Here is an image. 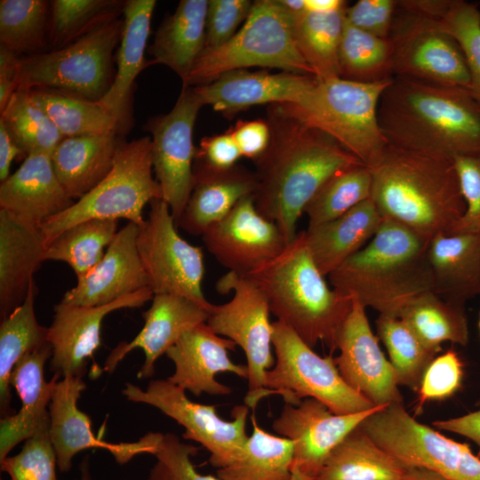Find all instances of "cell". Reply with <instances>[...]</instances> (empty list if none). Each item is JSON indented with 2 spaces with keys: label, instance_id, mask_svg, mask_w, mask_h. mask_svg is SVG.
I'll list each match as a JSON object with an SVG mask.
<instances>
[{
  "label": "cell",
  "instance_id": "cell-1",
  "mask_svg": "<svg viewBox=\"0 0 480 480\" xmlns=\"http://www.w3.org/2000/svg\"><path fill=\"white\" fill-rule=\"evenodd\" d=\"M267 122L270 141L254 161L258 212L275 222L287 244L297 236L306 205L334 174L364 164L324 132L309 126L281 104H271Z\"/></svg>",
  "mask_w": 480,
  "mask_h": 480
},
{
  "label": "cell",
  "instance_id": "cell-2",
  "mask_svg": "<svg viewBox=\"0 0 480 480\" xmlns=\"http://www.w3.org/2000/svg\"><path fill=\"white\" fill-rule=\"evenodd\" d=\"M378 121L388 144L405 150L452 162L480 155V101L466 88L395 76Z\"/></svg>",
  "mask_w": 480,
  "mask_h": 480
},
{
  "label": "cell",
  "instance_id": "cell-3",
  "mask_svg": "<svg viewBox=\"0 0 480 480\" xmlns=\"http://www.w3.org/2000/svg\"><path fill=\"white\" fill-rule=\"evenodd\" d=\"M369 168L371 199L382 219L408 228L426 241L452 233L466 209L452 161L388 144Z\"/></svg>",
  "mask_w": 480,
  "mask_h": 480
},
{
  "label": "cell",
  "instance_id": "cell-4",
  "mask_svg": "<svg viewBox=\"0 0 480 480\" xmlns=\"http://www.w3.org/2000/svg\"><path fill=\"white\" fill-rule=\"evenodd\" d=\"M428 242L383 219L369 243L332 272L329 281L332 288L365 308L399 317L416 298L433 291Z\"/></svg>",
  "mask_w": 480,
  "mask_h": 480
},
{
  "label": "cell",
  "instance_id": "cell-5",
  "mask_svg": "<svg viewBox=\"0 0 480 480\" xmlns=\"http://www.w3.org/2000/svg\"><path fill=\"white\" fill-rule=\"evenodd\" d=\"M264 293L270 312L310 348L336 349L338 332L353 299L331 289L307 247L304 230L276 258L245 276Z\"/></svg>",
  "mask_w": 480,
  "mask_h": 480
},
{
  "label": "cell",
  "instance_id": "cell-6",
  "mask_svg": "<svg viewBox=\"0 0 480 480\" xmlns=\"http://www.w3.org/2000/svg\"><path fill=\"white\" fill-rule=\"evenodd\" d=\"M391 81L367 84L340 77L317 79L304 103L280 104L304 124L329 134L371 167L388 146L379 124L378 106Z\"/></svg>",
  "mask_w": 480,
  "mask_h": 480
},
{
  "label": "cell",
  "instance_id": "cell-7",
  "mask_svg": "<svg viewBox=\"0 0 480 480\" xmlns=\"http://www.w3.org/2000/svg\"><path fill=\"white\" fill-rule=\"evenodd\" d=\"M251 67L314 76L293 35L292 18L279 0H257L236 34L225 44L204 49L183 85L209 84L220 75Z\"/></svg>",
  "mask_w": 480,
  "mask_h": 480
},
{
  "label": "cell",
  "instance_id": "cell-8",
  "mask_svg": "<svg viewBox=\"0 0 480 480\" xmlns=\"http://www.w3.org/2000/svg\"><path fill=\"white\" fill-rule=\"evenodd\" d=\"M151 147L148 136L122 140L107 177L67 210L40 224L46 245L67 228L91 219H126L141 227L145 205L162 198L153 178Z\"/></svg>",
  "mask_w": 480,
  "mask_h": 480
},
{
  "label": "cell",
  "instance_id": "cell-9",
  "mask_svg": "<svg viewBox=\"0 0 480 480\" xmlns=\"http://www.w3.org/2000/svg\"><path fill=\"white\" fill-rule=\"evenodd\" d=\"M123 16L106 21L68 45L20 58L18 90L48 88L99 101L113 82V53Z\"/></svg>",
  "mask_w": 480,
  "mask_h": 480
},
{
  "label": "cell",
  "instance_id": "cell-10",
  "mask_svg": "<svg viewBox=\"0 0 480 480\" xmlns=\"http://www.w3.org/2000/svg\"><path fill=\"white\" fill-rule=\"evenodd\" d=\"M272 324L276 362L266 372L263 398L279 395L285 404L294 406L314 398L338 415L377 406L345 382L332 356H320L283 322Z\"/></svg>",
  "mask_w": 480,
  "mask_h": 480
},
{
  "label": "cell",
  "instance_id": "cell-11",
  "mask_svg": "<svg viewBox=\"0 0 480 480\" xmlns=\"http://www.w3.org/2000/svg\"><path fill=\"white\" fill-rule=\"evenodd\" d=\"M361 427L380 447L408 466L433 470L448 480H480V459L469 446L417 421L403 403L376 411Z\"/></svg>",
  "mask_w": 480,
  "mask_h": 480
},
{
  "label": "cell",
  "instance_id": "cell-12",
  "mask_svg": "<svg viewBox=\"0 0 480 480\" xmlns=\"http://www.w3.org/2000/svg\"><path fill=\"white\" fill-rule=\"evenodd\" d=\"M216 290L223 294L234 291V296L224 304H213L206 324L244 350L248 368L244 403L254 409L263 398L266 372L276 362L271 352L273 324L268 302L250 278L229 271L217 281Z\"/></svg>",
  "mask_w": 480,
  "mask_h": 480
},
{
  "label": "cell",
  "instance_id": "cell-13",
  "mask_svg": "<svg viewBox=\"0 0 480 480\" xmlns=\"http://www.w3.org/2000/svg\"><path fill=\"white\" fill-rule=\"evenodd\" d=\"M148 219L139 227L137 249L154 294L184 296L209 312L213 304L203 292V249L184 240L177 231L168 204L162 199L149 203Z\"/></svg>",
  "mask_w": 480,
  "mask_h": 480
},
{
  "label": "cell",
  "instance_id": "cell-14",
  "mask_svg": "<svg viewBox=\"0 0 480 480\" xmlns=\"http://www.w3.org/2000/svg\"><path fill=\"white\" fill-rule=\"evenodd\" d=\"M126 399L156 407L185 428L182 437L199 443L210 452L209 463L221 468L236 460L248 440L246 420L249 407L236 405L232 420H225L216 405L202 404L188 399L186 391L169 380H154L145 389L126 383Z\"/></svg>",
  "mask_w": 480,
  "mask_h": 480
},
{
  "label": "cell",
  "instance_id": "cell-15",
  "mask_svg": "<svg viewBox=\"0 0 480 480\" xmlns=\"http://www.w3.org/2000/svg\"><path fill=\"white\" fill-rule=\"evenodd\" d=\"M388 40L394 77L470 90L461 50L438 20L396 6Z\"/></svg>",
  "mask_w": 480,
  "mask_h": 480
},
{
  "label": "cell",
  "instance_id": "cell-16",
  "mask_svg": "<svg viewBox=\"0 0 480 480\" xmlns=\"http://www.w3.org/2000/svg\"><path fill=\"white\" fill-rule=\"evenodd\" d=\"M194 88L182 85L179 98L167 114L151 118L145 128L151 133L153 171L175 220H179L193 188V129L203 107Z\"/></svg>",
  "mask_w": 480,
  "mask_h": 480
},
{
  "label": "cell",
  "instance_id": "cell-17",
  "mask_svg": "<svg viewBox=\"0 0 480 480\" xmlns=\"http://www.w3.org/2000/svg\"><path fill=\"white\" fill-rule=\"evenodd\" d=\"M386 405L338 415L314 398H306L296 406L284 404L272 427L279 436L293 442L292 480H315L329 454L343 438Z\"/></svg>",
  "mask_w": 480,
  "mask_h": 480
},
{
  "label": "cell",
  "instance_id": "cell-18",
  "mask_svg": "<svg viewBox=\"0 0 480 480\" xmlns=\"http://www.w3.org/2000/svg\"><path fill=\"white\" fill-rule=\"evenodd\" d=\"M201 236L221 266L243 276L276 258L289 244L279 227L258 212L252 196L240 200Z\"/></svg>",
  "mask_w": 480,
  "mask_h": 480
},
{
  "label": "cell",
  "instance_id": "cell-19",
  "mask_svg": "<svg viewBox=\"0 0 480 480\" xmlns=\"http://www.w3.org/2000/svg\"><path fill=\"white\" fill-rule=\"evenodd\" d=\"M334 357L345 382L374 405L403 403L393 366L372 332L365 308L353 300L352 308L337 336Z\"/></svg>",
  "mask_w": 480,
  "mask_h": 480
},
{
  "label": "cell",
  "instance_id": "cell-20",
  "mask_svg": "<svg viewBox=\"0 0 480 480\" xmlns=\"http://www.w3.org/2000/svg\"><path fill=\"white\" fill-rule=\"evenodd\" d=\"M85 388L82 377L66 376L58 380L52 393L49 405L50 436L61 472L68 471L74 456L85 449L107 450L119 464L140 454L155 453L162 433L149 432L133 443L112 444L97 438L90 417L77 407V400Z\"/></svg>",
  "mask_w": 480,
  "mask_h": 480
},
{
  "label": "cell",
  "instance_id": "cell-21",
  "mask_svg": "<svg viewBox=\"0 0 480 480\" xmlns=\"http://www.w3.org/2000/svg\"><path fill=\"white\" fill-rule=\"evenodd\" d=\"M151 288H145L103 306H76L62 301L54 306L48 327V342L52 347L51 370L59 377H82L88 359L100 345V328L109 313L129 308H139L152 300Z\"/></svg>",
  "mask_w": 480,
  "mask_h": 480
},
{
  "label": "cell",
  "instance_id": "cell-22",
  "mask_svg": "<svg viewBox=\"0 0 480 480\" xmlns=\"http://www.w3.org/2000/svg\"><path fill=\"white\" fill-rule=\"evenodd\" d=\"M316 82L317 78L311 75L236 69L193 88L203 105L230 117L256 105H301Z\"/></svg>",
  "mask_w": 480,
  "mask_h": 480
},
{
  "label": "cell",
  "instance_id": "cell-23",
  "mask_svg": "<svg viewBox=\"0 0 480 480\" xmlns=\"http://www.w3.org/2000/svg\"><path fill=\"white\" fill-rule=\"evenodd\" d=\"M139 226L128 222L117 231L100 261L60 301L76 306H103L149 287L137 249ZM150 288V287H149Z\"/></svg>",
  "mask_w": 480,
  "mask_h": 480
},
{
  "label": "cell",
  "instance_id": "cell-24",
  "mask_svg": "<svg viewBox=\"0 0 480 480\" xmlns=\"http://www.w3.org/2000/svg\"><path fill=\"white\" fill-rule=\"evenodd\" d=\"M236 344L216 334L206 323L186 332L165 353L175 370L167 378L196 396L202 393L228 395L232 389L216 380L219 372H232L248 379L247 365L233 363L228 350Z\"/></svg>",
  "mask_w": 480,
  "mask_h": 480
},
{
  "label": "cell",
  "instance_id": "cell-25",
  "mask_svg": "<svg viewBox=\"0 0 480 480\" xmlns=\"http://www.w3.org/2000/svg\"><path fill=\"white\" fill-rule=\"evenodd\" d=\"M210 312L195 301L178 294H154L150 308L143 313L144 325L129 342H121L108 355L104 371L112 372L132 350L140 348L145 360L138 378L155 373L156 360L188 331L206 323Z\"/></svg>",
  "mask_w": 480,
  "mask_h": 480
},
{
  "label": "cell",
  "instance_id": "cell-26",
  "mask_svg": "<svg viewBox=\"0 0 480 480\" xmlns=\"http://www.w3.org/2000/svg\"><path fill=\"white\" fill-rule=\"evenodd\" d=\"M50 343L25 355L14 366L10 385L20 396L18 412L0 420V461L21 441L50 428V405L59 376L50 381L44 377V364L52 357Z\"/></svg>",
  "mask_w": 480,
  "mask_h": 480
},
{
  "label": "cell",
  "instance_id": "cell-27",
  "mask_svg": "<svg viewBox=\"0 0 480 480\" xmlns=\"http://www.w3.org/2000/svg\"><path fill=\"white\" fill-rule=\"evenodd\" d=\"M46 249L40 225L0 209V315L6 318L27 298Z\"/></svg>",
  "mask_w": 480,
  "mask_h": 480
},
{
  "label": "cell",
  "instance_id": "cell-28",
  "mask_svg": "<svg viewBox=\"0 0 480 480\" xmlns=\"http://www.w3.org/2000/svg\"><path fill=\"white\" fill-rule=\"evenodd\" d=\"M54 172L50 154L28 155L0 185V209L40 225L74 204Z\"/></svg>",
  "mask_w": 480,
  "mask_h": 480
},
{
  "label": "cell",
  "instance_id": "cell-29",
  "mask_svg": "<svg viewBox=\"0 0 480 480\" xmlns=\"http://www.w3.org/2000/svg\"><path fill=\"white\" fill-rule=\"evenodd\" d=\"M193 188L176 226L193 236H202L224 218L257 188L255 172L243 166L217 171L195 163Z\"/></svg>",
  "mask_w": 480,
  "mask_h": 480
},
{
  "label": "cell",
  "instance_id": "cell-30",
  "mask_svg": "<svg viewBox=\"0 0 480 480\" xmlns=\"http://www.w3.org/2000/svg\"><path fill=\"white\" fill-rule=\"evenodd\" d=\"M155 0H127L123 10L124 28L116 54V73L110 88L97 101L114 116L124 132L131 124L133 84L146 67L144 54L149 36Z\"/></svg>",
  "mask_w": 480,
  "mask_h": 480
},
{
  "label": "cell",
  "instance_id": "cell-31",
  "mask_svg": "<svg viewBox=\"0 0 480 480\" xmlns=\"http://www.w3.org/2000/svg\"><path fill=\"white\" fill-rule=\"evenodd\" d=\"M428 260L436 295L464 306L480 296V232L435 236Z\"/></svg>",
  "mask_w": 480,
  "mask_h": 480
},
{
  "label": "cell",
  "instance_id": "cell-32",
  "mask_svg": "<svg viewBox=\"0 0 480 480\" xmlns=\"http://www.w3.org/2000/svg\"><path fill=\"white\" fill-rule=\"evenodd\" d=\"M382 217L371 198L341 216L304 230L309 253L323 276H328L362 250L374 236Z\"/></svg>",
  "mask_w": 480,
  "mask_h": 480
},
{
  "label": "cell",
  "instance_id": "cell-33",
  "mask_svg": "<svg viewBox=\"0 0 480 480\" xmlns=\"http://www.w3.org/2000/svg\"><path fill=\"white\" fill-rule=\"evenodd\" d=\"M117 132L64 138L51 155L54 172L71 199H80L113 168L123 140Z\"/></svg>",
  "mask_w": 480,
  "mask_h": 480
},
{
  "label": "cell",
  "instance_id": "cell-34",
  "mask_svg": "<svg viewBox=\"0 0 480 480\" xmlns=\"http://www.w3.org/2000/svg\"><path fill=\"white\" fill-rule=\"evenodd\" d=\"M207 6V0L180 1L175 12L160 24L148 49L151 64L170 68L182 85L205 48Z\"/></svg>",
  "mask_w": 480,
  "mask_h": 480
},
{
  "label": "cell",
  "instance_id": "cell-35",
  "mask_svg": "<svg viewBox=\"0 0 480 480\" xmlns=\"http://www.w3.org/2000/svg\"><path fill=\"white\" fill-rule=\"evenodd\" d=\"M411 468L380 447L360 424L332 451L315 480H400Z\"/></svg>",
  "mask_w": 480,
  "mask_h": 480
},
{
  "label": "cell",
  "instance_id": "cell-36",
  "mask_svg": "<svg viewBox=\"0 0 480 480\" xmlns=\"http://www.w3.org/2000/svg\"><path fill=\"white\" fill-rule=\"evenodd\" d=\"M37 289L30 286L24 302L0 325V412L2 419L12 412L10 379L16 364L28 353L48 344V327L41 325L35 314Z\"/></svg>",
  "mask_w": 480,
  "mask_h": 480
},
{
  "label": "cell",
  "instance_id": "cell-37",
  "mask_svg": "<svg viewBox=\"0 0 480 480\" xmlns=\"http://www.w3.org/2000/svg\"><path fill=\"white\" fill-rule=\"evenodd\" d=\"M253 430L240 456L218 468L220 480H292L293 442L269 434L252 416Z\"/></svg>",
  "mask_w": 480,
  "mask_h": 480
},
{
  "label": "cell",
  "instance_id": "cell-38",
  "mask_svg": "<svg viewBox=\"0 0 480 480\" xmlns=\"http://www.w3.org/2000/svg\"><path fill=\"white\" fill-rule=\"evenodd\" d=\"M399 318L424 345L437 353L443 342L467 346L469 341L464 305L445 300L432 291L412 301Z\"/></svg>",
  "mask_w": 480,
  "mask_h": 480
},
{
  "label": "cell",
  "instance_id": "cell-39",
  "mask_svg": "<svg viewBox=\"0 0 480 480\" xmlns=\"http://www.w3.org/2000/svg\"><path fill=\"white\" fill-rule=\"evenodd\" d=\"M347 7L292 17L297 47L318 80L340 77L338 53Z\"/></svg>",
  "mask_w": 480,
  "mask_h": 480
},
{
  "label": "cell",
  "instance_id": "cell-40",
  "mask_svg": "<svg viewBox=\"0 0 480 480\" xmlns=\"http://www.w3.org/2000/svg\"><path fill=\"white\" fill-rule=\"evenodd\" d=\"M28 91L32 100L65 138L121 132L118 120L98 102L53 89L33 88Z\"/></svg>",
  "mask_w": 480,
  "mask_h": 480
},
{
  "label": "cell",
  "instance_id": "cell-41",
  "mask_svg": "<svg viewBox=\"0 0 480 480\" xmlns=\"http://www.w3.org/2000/svg\"><path fill=\"white\" fill-rule=\"evenodd\" d=\"M117 225L113 219H91L74 225L47 244L44 261H63L81 278L103 258Z\"/></svg>",
  "mask_w": 480,
  "mask_h": 480
},
{
  "label": "cell",
  "instance_id": "cell-42",
  "mask_svg": "<svg viewBox=\"0 0 480 480\" xmlns=\"http://www.w3.org/2000/svg\"><path fill=\"white\" fill-rule=\"evenodd\" d=\"M340 77L359 83L394 78L388 38L368 34L344 21L338 53Z\"/></svg>",
  "mask_w": 480,
  "mask_h": 480
},
{
  "label": "cell",
  "instance_id": "cell-43",
  "mask_svg": "<svg viewBox=\"0 0 480 480\" xmlns=\"http://www.w3.org/2000/svg\"><path fill=\"white\" fill-rule=\"evenodd\" d=\"M51 2L1 0L0 42L16 54L44 52L49 43Z\"/></svg>",
  "mask_w": 480,
  "mask_h": 480
},
{
  "label": "cell",
  "instance_id": "cell-44",
  "mask_svg": "<svg viewBox=\"0 0 480 480\" xmlns=\"http://www.w3.org/2000/svg\"><path fill=\"white\" fill-rule=\"evenodd\" d=\"M0 122L23 152L52 155L65 138L52 121L32 100L28 90L16 91L1 111Z\"/></svg>",
  "mask_w": 480,
  "mask_h": 480
},
{
  "label": "cell",
  "instance_id": "cell-45",
  "mask_svg": "<svg viewBox=\"0 0 480 480\" xmlns=\"http://www.w3.org/2000/svg\"><path fill=\"white\" fill-rule=\"evenodd\" d=\"M376 327L388 352L398 386L419 391L437 352L424 345L399 317L379 315Z\"/></svg>",
  "mask_w": 480,
  "mask_h": 480
},
{
  "label": "cell",
  "instance_id": "cell-46",
  "mask_svg": "<svg viewBox=\"0 0 480 480\" xmlns=\"http://www.w3.org/2000/svg\"><path fill=\"white\" fill-rule=\"evenodd\" d=\"M372 177L364 164L344 169L331 177L306 205L308 227L334 220L371 198Z\"/></svg>",
  "mask_w": 480,
  "mask_h": 480
},
{
  "label": "cell",
  "instance_id": "cell-47",
  "mask_svg": "<svg viewBox=\"0 0 480 480\" xmlns=\"http://www.w3.org/2000/svg\"><path fill=\"white\" fill-rule=\"evenodd\" d=\"M125 1H51L49 44L60 49L95 27L123 14Z\"/></svg>",
  "mask_w": 480,
  "mask_h": 480
},
{
  "label": "cell",
  "instance_id": "cell-48",
  "mask_svg": "<svg viewBox=\"0 0 480 480\" xmlns=\"http://www.w3.org/2000/svg\"><path fill=\"white\" fill-rule=\"evenodd\" d=\"M442 28L459 44L470 76V92L480 101V10L476 4L451 0L439 20Z\"/></svg>",
  "mask_w": 480,
  "mask_h": 480
},
{
  "label": "cell",
  "instance_id": "cell-49",
  "mask_svg": "<svg viewBox=\"0 0 480 480\" xmlns=\"http://www.w3.org/2000/svg\"><path fill=\"white\" fill-rule=\"evenodd\" d=\"M1 470L10 480H57V456L50 428L41 429L25 440L21 451L0 461Z\"/></svg>",
  "mask_w": 480,
  "mask_h": 480
},
{
  "label": "cell",
  "instance_id": "cell-50",
  "mask_svg": "<svg viewBox=\"0 0 480 480\" xmlns=\"http://www.w3.org/2000/svg\"><path fill=\"white\" fill-rule=\"evenodd\" d=\"M198 450V447L183 443L173 433L162 434L153 454L156 462L148 480H220L196 471L191 458L197 454Z\"/></svg>",
  "mask_w": 480,
  "mask_h": 480
},
{
  "label": "cell",
  "instance_id": "cell-51",
  "mask_svg": "<svg viewBox=\"0 0 480 480\" xmlns=\"http://www.w3.org/2000/svg\"><path fill=\"white\" fill-rule=\"evenodd\" d=\"M462 363L451 349L436 357L428 367L420 389L417 412L428 400L444 399L452 396L461 386Z\"/></svg>",
  "mask_w": 480,
  "mask_h": 480
},
{
  "label": "cell",
  "instance_id": "cell-52",
  "mask_svg": "<svg viewBox=\"0 0 480 480\" xmlns=\"http://www.w3.org/2000/svg\"><path fill=\"white\" fill-rule=\"evenodd\" d=\"M252 5L250 0L208 1L204 49L218 48L228 42L248 18Z\"/></svg>",
  "mask_w": 480,
  "mask_h": 480
},
{
  "label": "cell",
  "instance_id": "cell-53",
  "mask_svg": "<svg viewBox=\"0 0 480 480\" xmlns=\"http://www.w3.org/2000/svg\"><path fill=\"white\" fill-rule=\"evenodd\" d=\"M453 164L466 209L451 235L480 232V155L456 156Z\"/></svg>",
  "mask_w": 480,
  "mask_h": 480
},
{
  "label": "cell",
  "instance_id": "cell-54",
  "mask_svg": "<svg viewBox=\"0 0 480 480\" xmlns=\"http://www.w3.org/2000/svg\"><path fill=\"white\" fill-rule=\"evenodd\" d=\"M396 6L394 0H359L347 7L345 19L368 34L388 38Z\"/></svg>",
  "mask_w": 480,
  "mask_h": 480
},
{
  "label": "cell",
  "instance_id": "cell-55",
  "mask_svg": "<svg viewBox=\"0 0 480 480\" xmlns=\"http://www.w3.org/2000/svg\"><path fill=\"white\" fill-rule=\"evenodd\" d=\"M241 151L229 130L202 138L196 148L195 163L212 170L225 171L235 167L242 157Z\"/></svg>",
  "mask_w": 480,
  "mask_h": 480
},
{
  "label": "cell",
  "instance_id": "cell-56",
  "mask_svg": "<svg viewBox=\"0 0 480 480\" xmlns=\"http://www.w3.org/2000/svg\"><path fill=\"white\" fill-rule=\"evenodd\" d=\"M229 131L242 156L253 161L261 156L269 145L270 128L267 120H240Z\"/></svg>",
  "mask_w": 480,
  "mask_h": 480
},
{
  "label": "cell",
  "instance_id": "cell-57",
  "mask_svg": "<svg viewBox=\"0 0 480 480\" xmlns=\"http://www.w3.org/2000/svg\"><path fill=\"white\" fill-rule=\"evenodd\" d=\"M20 58L4 45L0 46V112L19 88Z\"/></svg>",
  "mask_w": 480,
  "mask_h": 480
},
{
  "label": "cell",
  "instance_id": "cell-58",
  "mask_svg": "<svg viewBox=\"0 0 480 480\" xmlns=\"http://www.w3.org/2000/svg\"><path fill=\"white\" fill-rule=\"evenodd\" d=\"M479 409L466 415L443 420H436L433 425L441 430L453 432L463 436L477 444L480 459V400L477 402Z\"/></svg>",
  "mask_w": 480,
  "mask_h": 480
},
{
  "label": "cell",
  "instance_id": "cell-59",
  "mask_svg": "<svg viewBox=\"0 0 480 480\" xmlns=\"http://www.w3.org/2000/svg\"><path fill=\"white\" fill-rule=\"evenodd\" d=\"M17 156H24L7 129L0 122V180L4 181L11 174L10 168Z\"/></svg>",
  "mask_w": 480,
  "mask_h": 480
},
{
  "label": "cell",
  "instance_id": "cell-60",
  "mask_svg": "<svg viewBox=\"0 0 480 480\" xmlns=\"http://www.w3.org/2000/svg\"><path fill=\"white\" fill-rule=\"evenodd\" d=\"M306 10L310 12L329 13L348 6L343 0H305Z\"/></svg>",
  "mask_w": 480,
  "mask_h": 480
},
{
  "label": "cell",
  "instance_id": "cell-61",
  "mask_svg": "<svg viewBox=\"0 0 480 480\" xmlns=\"http://www.w3.org/2000/svg\"><path fill=\"white\" fill-rule=\"evenodd\" d=\"M400 480H448V479L433 470L421 468V467H412Z\"/></svg>",
  "mask_w": 480,
  "mask_h": 480
},
{
  "label": "cell",
  "instance_id": "cell-62",
  "mask_svg": "<svg viewBox=\"0 0 480 480\" xmlns=\"http://www.w3.org/2000/svg\"><path fill=\"white\" fill-rule=\"evenodd\" d=\"M281 4L292 17L298 16L305 12V0H279Z\"/></svg>",
  "mask_w": 480,
  "mask_h": 480
},
{
  "label": "cell",
  "instance_id": "cell-63",
  "mask_svg": "<svg viewBox=\"0 0 480 480\" xmlns=\"http://www.w3.org/2000/svg\"><path fill=\"white\" fill-rule=\"evenodd\" d=\"M80 480H91L87 464H85L84 467L83 468L82 477L80 478Z\"/></svg>",
  "mask_w": 480,
  "mask_h": 480
},
{
  "label": "cell",
  "instance_id": "cell-64",
  "mask_svg": "<svg viewBox=\"0 0 480 480\" xmlns=\"http://www.w3.org/2000/svg\"><path fill=\"white\" fill-rule=\"evenodd\" d=\"M478 327L480 329V313H479Z\"/></svg>",
  "mask_w": 480,
  "mask_h": 480
}]
</instances>
